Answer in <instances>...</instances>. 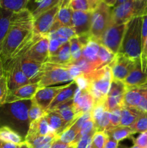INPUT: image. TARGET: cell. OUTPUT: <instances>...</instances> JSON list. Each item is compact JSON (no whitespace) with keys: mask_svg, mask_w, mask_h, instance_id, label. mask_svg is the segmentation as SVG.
I'll list each match as a JSON object with an SVG mask.
<instances>
[{"mask_svg":"<svg viewBox=\"0 0 147 148\" xmlns=\"http://www.w3.org/2000/svg\"><path fill=\"white\" fill-rule=\"evenodd\" d=\"M89 82L87 90L95 100V105L105 103L113 79L109 65L84 75Z\"/></svg>","mask_w":147,"mask_h":148,"instance_id":"4","label":"cell"},{"mask_svg":"<svg viewBox=\"0 0 147 148\" xmlns=\"http://www.w3.org/2000/svg\"><path fill=\"white\" fill-rule=\"evenodd\" d=\"M46 111H44L40 106H39L33 99H32V104L29 109L28 116L29 119L30 123L33 122L35 121L40 119L43 117L46 116Z\"/></svg>","mask_w":147,"mask_h":148,"instance_id":"41","label":"cell"},{"mask_svg":"<svg viewBox=\"0 0 147 148\" xmlns=\"http://www.w3.org/2000/svg\"><path fill=\"white\" fill-rule=\"evenodd\" d=\"M31 104L32 100H28L0 106V127L7 126L25 139L30 124L28 112Z\"/></svg>","mask_w":147,"mask_h":148,"instance_id":"1","label":"cell"},{"mask_svg":"<svg viewBox=\"0 0 147 148\" xmlns=\"http://www.w3.org/2000/svg\"><path fill=\"white\" fill-rule=\"evenodd\" d=\"M141 68L143 71L146 72L147 68V39L146 40L144 46L142 49V52L141 55Z\"/></svg>","mask_w":147,"mask_h":148,"instance_id":"53","label":"cell"},{"mask_svg":"<svg viewBox=\"0 0 147 148\" xmlns=\"http://www.w3.org/2000/svg\"><path fill=\"white\" fill-rule=\"evenodd\" d=\"M112 25L111 7H110L104 1H101L97 7L92 12V25L90 30L92 40L99 43L105 32Z\"/></svg>","mask_w":147,"mask_h":148,"instance_id":"6","label":"cell"},{"mask_svg":"<svg viewBox=\"0 0 147 148\" xmlns=\"http://www.w3.org/2000/svg\"><path fill=\"white\" fill-rule=\"evenodd\" d=\"M146 90V88H139V87L127 88L123 98L124 106L136 108Z\"/></svg>","mask_w":147,"mask_h":148,"instance_id":"23","label":"cell"},{"mask_svg":"<svg viewBox=\"0 0 147 148\" xmlns=\"http://www.w3.org/2000/svg\"><path fill=\"white\" fill-rule=\"evenodd\" d=\"M75 82H76V85H77L78 88L82 90H87L88 88H89V82H88L87 79L85 77L84 74L81 75L80 76L77 77L74 79Z\"/></svg>","mask_w":147,"mask_h":148,"instance_id":"50","label":"cell"},{"mask_svg":"<svg viewBox=\"0 0 147 148\" xmlns=\"http://www.w3.org/2000/svg\"><path fill=\"white\" fill-rule=\"evenodd\" d=\"M13 12L0 7V46L10 27V20Z\"/></svg>","mask_w":147,"mask_h":148,"instance_id":"34","label":"cell"},{"mask_svg":"<svg viewBox=\"0 0 147 148\" xmlns=\"http://www.w3.org/2000/svg\"><path fill=\"white\" fill-rule=\"evenodd\" d=\"M30 0H0V7L13 13L26 8Z\"/></svg>","mask_w":147,"mask_h":148,"instance_id":"35","label":"cell"},{"mask_svg":"<svg viewBox=\"0 0 147 148\" xmlns=\"http://www.w3.org/2000/svg\"><path fill=\"white\" fill-rule=\"evenodd\" d=\"M51 148H74L73 146H71V145L66 144V143H62L61 140H59V139L56 137L53 142L52 143L51 145Z\"/></svg>","mask_w":147,"mask_h":148,"instance_id":"55","label":"cell"},{"mask_svg":"<svg viewBox=\"0 0 147 148\" xmlns=\"http://www.w3.org/2000/svg\"><path fill=\"white\" fill-rule=\"evenodd\" d=\"M96 129H95V121H94L93 119L90 118L88 120H86L84 123L83 124V125L82 126L80 129V131H79V134H78L77 137H76V140L74 142V143H72L71 145L74 144L76 142L79 140V138H81L82 137L84 136L89 135V134H94L96 132Z\"/></svg>","mask_w":147,"mask_h":148,"instance_id":"40","label":"cell"},{"mask_svg":"<svg viewBox=\"0 0 147 148\" xmlns=\"http://www.w3.org/2000/svg\"><path fill=\"white\" fill-rule=\"evenodd\" d=\"M109 137H111L114 140L119 143L121 140L131 137V135L135 134L133 130L131 127H123V126H118L115 127H112L108 131L105 132Z\"/></svg>","mask_w":147,"mask_h":148,"instance_id":"31","label":"cell"},{"mask_svg":"<svg viewBox=\"0 0 147 148\" xmlns=\"http://www.w3.org/2000/svg\"><path fill=\"white\" fill-rule=\"evenodd\" d=\"M118 148H124V147H118Z\"/></svg>","mask_w":147,"mask_h":148,"instance_id":"61","label":"cell"},{"mask_svg":"<svg viewBox=\"0 0 147 148\" xmlns=\"http://www.w3.org/2000/svg\"><path fill=\"white\" fill-rule=\"evenodd\" d=\"M4 75V69H3V64L0 59V78Z\"/></svg>","mask_w":147,"mask_h":148,"instance_id":"59","label":"cell"},{"mask_svg":"<svg viewBox=\"0 0 147 148\" xmlns=\"http://www.w3.org/2000/svg\"><path fill=\"white\" fill-rule=\"evenodd\" d=\"M69 43H70V50L71 55L72 63V62L79 60L82 57V49H83L84 46L81 43L77 36L70 39L69 40Z\"/></svg>","mask_w":147,"mask_h":148,"instance_id":"39","label":"cell"},{"mask_svg":"<svg viewBox=\"0 0 147 148\" xmlns=\"http://www.w3.org/2000/svg\"><path fill=\"white\" fill-rule=\"evenodd\" d=\"M17 59L20 60V67L26 77L33 83H38L42 77L43 64L35 62L24 56Z\"/></svg>","mask_w":147,"mask_h":148,"instance_id":"16","label":"cell"},{"mask_svg":"<svg viewBox=\"0 0 147 148\" xmlns=\"http://www.w3.org/2000/svg\"><path fill=\"white\" fill-rule=\"evenodd\" d=\"M55 110L60 114L61 116L62 117L66 124V129L71 127L76 121V120L82 116L78 114L76 111L74 105L73 99L60 106Z\"/></svg>","mask_w":147,"mask_h":148,"instance_id":"24","label":"cell"},{"mask_svg":"<svg viewBox=\"0 0 147 148\" xmlns=\"http://www.w3.org/2000/svg\"><path fill=\"white\" fill-rule=\"evenodd\" d=\"M8 93L9 88L7 78L4 75H3L0 78V106L5 104Z\"/></svg>","mask_w":147,"mask_h":148,"instance_id":"45","label":"cell"},{"mask_svg":"<svg viewBox=\"0 0 147 148\" xmlns=\"http://www.w3.org/2000/svg\"><path fill=\"white\" fill-rule=\"evenodd\" d=\"M121 108H117L111 112H109L110 122V125L112 127H118L120 124Z\"/></svg>","mask_w":147,"mask_h":148,"instance_id":"47","label":"cell"},{"mask_svg":"<svg viewBox=\"0 0 147 148\" xmlns=\"http://www.w3.org/2000/svg\"><path fill=\"white\" fill-rule=\"evenodd\" d=\"M133 140V144L140 148H146L147 147V132L141 133L136 138L131 137Z\"/></svg>","mask_w":147,"mask_h":148,"instance_id":"49","label":"cell"},{"mask_svg":"<svg viewBox=\"0 0 147 148\" xmlns=\"http://www.w3.org/2000/svg\"><path fill=\"white\" fill-rule=\"evenodd\" d=\"M118 143L111 137H108L106 143H105V147L104 148H118Z\"/></svg>","mask_w":147,"mask_h":148,"instance_id":"56","label":"cell"},{"mask_svg":"<svg viewBox=\"0 0 147 148\" xmlns=\"http://www.w3.org/2000/svg\"><path fill=\"white\" fill-rule=\"evenodd\" d=\"M50 133V128H49L47 119L46 116H44L37 121L30 123L24 141L28 139L48 135Z\"/></svg>","mask_w":147,"mask_h":148,"instance_id":"27","label":"cell"},{"mask_svg":"<svg viewBox=\"0 0 147 148\" xmlns=\"http://www.w3.org/2000/svg\"><path fill=\"white\" fill-rule=\"evenodd\" d=\"M99 46V43L91 39L84 46L82 49V57L89 62L95 68V70L99 69V66L97 56Z\"/></svg>","mask_w":147,"mask_h":148,"instance_id":"25","label":"cell"},{"mask_svg":"<svg viewBox=\"0 0 147 148\" xmlns=\"http://www.w3.org/2000/svg\"><path fill=\"white\" fill-rule=\"evenodd\" d=\"M0 140L18 145L24 141V139L19 133L7 126L0 127Z\"/></svg>","mask_w":147,"mask_h":148,"instance_id":"33","label":"cell"},{"mask_svg":"<svg viewBox=\"0 0 147 148\" xmlns=\"http://www.w3.org/2000/svg\"><path fill=\"white\" fill-rule=\"evenodd\" d=\"M146 148H147V147H146Z\"/></svg>","mask_w":147,"mask_h":148,"instance_id":"63","label":"cell"},{"mask_svg":"<svg viewBox=\"0 0 147 148\" xmlns=\"http://www.w3.org/2000/svg\"><path fill=\"white\" fill-rule=\"evenodd\" d=\"M68 68V70H69V74H70V76L71 77L72 79H74L75 78H76L77 77L80 76L81 75H82V72L80 69V68L79 67L76 65L74 64H70L66 65Z\"/></svg>","mask_w":147,"mask_h":148,"instance_id":"51","label":"cell"},{"mask_svg":"<svg viewBox=\"0 0 147 148\" xmlns=\"http://www.w3.org/2000/svg\"><path fill=\"white\" fill-rule=\"evenodd\" d=\"M141 113V111H138L135 108L123 106L121 108L120 124V125L123 126V127H131L135 124Z\"/></svg>","mask_w":147,"mask_h":148,"instance_id":"30","label":"cell"},{"mask_svg":"<svg viewBox=\"0 0 147 148\" xmlns=\"http://www.w3.org/2000/svg\"><path fill=\"white\" fill-rule=\"evenodd\" d=\"M0 148H19V145L0 140Z\"/></svg>","mask_w":147,"mask_h":148,"instance_id":"57","label":"cell"},{"mask_svg":"<svg viewBox=\"0 0 147 148\" xmlns=\"http://www.w3.org/2000/svg\"><path fill=\"white\" fill-rule=\"evenodd\" d=\"M19 148H31L30 147L28 144H27V142L24 141L23 143H22L21 144L19 145Z\"/></svg>","mask_w":147,"mask_h":148,"instance_id":"58","label":"cell"},{"mask_svg":"<svg viewBox=\"0 0 147 148\" xmlns=\"http://www.w3.org/2000/svg\"><path fill=\"white\" fill-rule=\"evenodd\" d=\"M95 129L97 132H106L110 128H112L110 122L109 112L105 111L100 119L95 121Z\"/></svg>","mask_w":147,"mask_h":148,"instance_id":"43","label":"cell"},{"mask_svg":"<svg viewBox=\"0 0 147 148\" xmlns=\"http://www.w3.org/2000/svg\"><path fill=\"white\" fill-rule=\"evenodd\" d=\"M69 1H62L55 20L61 26L71 27V20L73 10L69 7Z\"/></svg>","mask_w":147,"mask_h":148,"instance_id":"29","label":"cell"},{"mask_svg":"<svg viewBox=\"0 0 147 148\" xmlns=\"http://www.w3.org/2000/svg\"><path fill=\"white\" fill-rule=\"evenodd\" d=\"M63 43L55 38H49V56H53L58 53Z\"/></svg>","mask_w":147,"mask_h":148,"instance_id":"48","label":"cell"},{"mask_svg":"<svg viewBox=\"0 0 147 148\" xmlns=\"http://www.w3.org/2000/svg\"><path fill=\"white\" fill-rule=\"evenodd\" d=\"M135 61L126 57L121 53H117L109 64L114 79L122 81L128 76L135 66Z\"/></svg>","mask_w":147,"mask_h":148,"instance_id":"12","label":"cell"},{"mask_svg":"<svg viewBox=\"0 0 147 148\" xmlns=\"http://www.w3.org/2000/svg\"><path fill=\"white\" fill-rule=\"evenodd\" d=\"M67 85L68 84L56 87L39 88L33 100L44 111H48L50 105L58 94L66 88Z\"/></svg>","mask_w":147,"mask_h":148,"instance_id":"15","label":"cell"},{"mask_svg":"<svg viewBox=\"0 0 147 148\" xmlns=\"http://www.w3.org/2000/svg\"><path fill=\"white\" fill-rule=\"evenodd\" d=\"M78 88L76 82L74 81L68 83V85L66 88L62 90L57 95V96L55 98L53 102L50 105L48 108V111H53L57 108L60 106L69 102V101L72 100L74 96V94L76 92V89Z\"/></svg>","mask_w":147,"mask_h":148,"instance_id":"21","label":"cell"},{"mask_svg":"<svg viewBox=\"0 0 147 148\" xmlns=\"http://www.w3.org/2000/svg\"><path fill=\"white\" fill-rule=\"evenodd\" d=\"M126 24L112 25L101 38L99 43L109 49L112 53H118L123 38Z\"/></svg>","mask_w":147,"mask_h":148,"instance_id":"9","label":"cell"},{"mask_svg":"<svg viewBox=\"0 0 147 148\" xmlns=\"http://www.w3.org/2000/svg\"><path fill=\"white\" fill-rule=\"evenodd\" d=\"M147 39V14L142 17V26H141V41L142 49Z\"/></svg>","mask_w":147,"mask_h":148,"instance_id":"52","label":"cell"},{"mask_svg":"<svg viewBox=\"0 0 147 148\" xmlns=\"http://www.w3.org/2000/svg\"><path fill=\"white\" fill-rule=\"evenodd\" d=\"M123 82L127 88L139 87L147 88V71H143L141 68V59L135 61L133 69L125 78Z\"/></svg>","mask_w":147,"mask_h":148,"instance_id":"18","label":"cell"},{"mask_svg":"<svg viewBox=\"0 0 147 148\" xmlns=\"http://www.w3.org/2000/svg\"><path fill=\"white\" fill-rule=\"evenodd\" d=\"M108 136L105 132H96L92 137L91 148H104Z\"/></svg>","mask_w":147,"mask_h":148,"instance_id":"44","label":"cell"},{"mask_svg":"<svg viewBox=\"0 0 147 148\" xmlns=\"http://www.w3.org/2000/svg\"><path fill=\"white\" fill-rule=\"evenodd\" d=\"M80 130L74 125L72 124L71 127L65 130L61 134H59L57 138L63 143L68 145H71L76 140L78 134Z\"/></svg>","mask_w":147,"mask_h":148,"instance_id":"36","label":"cell"},{"mask_svg":"<svg viewBox=\"0 0 147 148\" xmlns=\"http://www.w3.org/2000/svg\"><path fill=\"white\" fill-rule=\"evenodd\" d=\"M73 81L66 65L56 64L49 62L43 64V73L39 81V88H46L56 84Z\"/></svg>","mask_w":147,"mask_h":148,"instance_id":"7","label":"cell"},{"mask_svg":"<svg viewBox=\"0 0 147 148\" xmlns=\"http://www.w3.org/2000/svg\"><path fill=\"white\" fill-rule=\"evenodd\" d=\"M126 89V85L122 81L112 79L105 102V109L108 112L124 106L123 98Z\"/></svg>","mask_w":147,"mask_h":148,"instance_id":"10","label":"cell"},{"mask_svg":"<svg viewBox=\"0 0 147 148\" xmlns=\"http://www.w3.org/2000/svg\"><path fill=\"white\" fill-rule=\"evenodd\" d=\"M136 108L138 111H141V112L147 114V90L144 93L139 105Z\"/></svg>","mask_w":147,"mask_h":148,"instance_id":"54","label":"cell"},{"mask_svg":"<svg viewBox=\"0 0 147 148\" xmlns=\"http://www.w3.org/2000/svg\"><path fill=\"white\" fill-rule=\"evenodd\" d=\"M61 0H37L29 1L26 8L32 13L35 20L41 14L48 11L56 5H57Z\"/></svg>","mask_w":147,"mask_h":148,"instance_id":"22","label":"cell"},{"mask_svg":"<svg viewBox=\"0 0 147 148\" xmlns=\"http://www.w3.org/2000/svg\"><path fill=\"white\" fill-rule=\"evenodd\" d=\"M101 0H71L69 7L73 11L93 12L97 7Z\"/></svg>","mask_w":147,"mask_h":148,"instance_id":"32","label":"cell"},{"mask_svg":"<svg viewBox=\"0 0 147 148\" xmlns=\"http://www.w3.org/2000/svg\"><path fill=\"white\" fill-rule=\"evenodd\" d=\"M100 45V44H99ZM115 55L112 53L108 49L100 45L98 51V62H99V69L108 66L113 60Z\"/></svg>","mask_w":147,"mask_h":148,"instance_id":"38","label":"cell"},{"mask_svg":"<svg viewBox=\"0 0 147 148\" xmlns=\"http://www.w3.org/2000/svg\"><path fill=\"white\" fill-rule=\"evenodd\" d=\"M4 75L6 77L8 84L9 91L14 90L24 85L34 84L22 71L19 59H12L3 64Z\"/></svg>","mask_w":147,"mask_h":148,"instance_id":"8","label":"cell"},{"mask_svg":"<svg viewBox=\"0 0 147 148\" xmlns=\"http://www.w3.org/2000/svg\"><path fill=\"white\" fill-rule=\"evenodd\" d=\"M146 71H147V68H146Z\"/></svg>","mask_w":147,"mask_h":148,"instance_id":"62","label":"cell"},{"mask_svg":"<svg viewBox=\"0 0 147 148\" xmlns=\"http://www.w3.org/2000/svg\"><path fill=\"white\" fill-rule=\"evenodd\" d=\"M56 137H57L55 134L50 133V134L46 136H41V137L28 139V140H26L25 142H27V144L30 145V147L31 148H39L47 144L52 143Z\"/></svg>","mask_w":147,"mask_h":148,"instance_id":"37","label":"cell"},{"mask_svg":"<svg viewBox=\"0 0 147 148\" xmlns=\"http://www.w3.org/2000/svg\"><path fill=\"white\" fill-rule=\"evenodd\" d=\"M61 2L62 1L61 0V1L57 5L43 13L35 20L34 29H33L34 33L42 35V36H45L48 33L54 23L56 14H58V12L61 5Z\"/></svg>","mask_w":147,"mask_h":148,"instance_id":"14","label":"cell"},{"mask_svg":"<svg viewBox=\"0 0 147 148\" xmlns=\"http://www.w3.org/2000/svg\"><path fill=\"white\" fill-rule=\"evenodd\" d=\"M70 43L69 41L63 43L58 53L53 56H49L48 62L60 65H68L71 63Z\"/></svg>","mask_w":147,"mask_h":148,"instance_id":"28","label":"cell"},{"mask_svg":"<svg viewBox=\"0 0 147 148\" xmlns=\"http://www.w3.org/2000/svg\"><path fill=\"white\" fill-rule=\"evenodd\" d=\"M48 48L49 38L48 36L40 35L23 56L35 62L45 64L48 62L49 58Z\"/></svg>","mask_w":147,"mask_h":148,"instance_id":"11","label":"cell"},{"mask_svg":"<svg viewBox=\"0 0 147 148\" xmlns=\"http://www.w3.org/2000/svg\"><path fill=\"white\" fill-rule=\"evenodd\" d=\"M46 117L48 123L50 132L55 134L56 137L66 130V125L64 121L61 116L60 114L56 110L46 111Z\"/></svg>","mask_w":147,"mask_h":148,"instance_id":"26","label":"cell"},{"mask_svg":"<svg viewBox=\"0 0 147 148\" xmlns=\"http://www.w3.org/2000/svg\"><path fill=\"white\" fill-rule=\"evenodd\" d=\"M94 134H89V135L82 137L79 139V140L76 143L71 145L73 146L74 148H91L92 137Z\"/></svg>","mask_w":147,"mask_h":148,"instance_id":"46","label":"cell"},{"mask_svg":"<svg viewBox=\"0 0 147 148\" xmlns=\"http://www.w3.org/2000/svg\"><path fill=\"white\" fill-rule=\"evenodd\" d=\"M142 17L131 19L126 23L122 43L118 53L136 61L140 59L142 52L141 41Z\"/></svg>","mask_w":147,"mask_h":148,"instance_id":"2","label":"cell"},{"mask_svg":"<svg viewBox=\"0 0 147 148\" xmlns=\"http://www.w3.org/2000/svg\"><path fill=\"white\" fill-rule=\"evenodd\" d=\"M147 14V0H116L111 8L112 25L126 24L131 19Z\"/></svg>","mask_w":147,"mask_h":148,"instance_id":"3","label":"cell"},{"mask_svg":"<svg viewBox=\"0 0 147 148\" xmlns=\"http://www.w3.org/2000/svg\"><path fill=\"white\" fill-rule=\"evenodd\" d=\"M135 133H143L147 132V114L141 112L135 124L131 127Z\"/></svg>","mask_w":147,"mask_h":148,"instance_id":"42","label":"cell"},{"mask_svg":"<svg viewBox=\"0 0 147 148\" xmlns=\"http://www.w3.org/2000/svg\"><path fill=\"white\" fill-rule=\"evenodd\" d=\"M74 105L79 114L82 115L92 110L95 100L88 90H82L77 88L73 98Z\"/></svg>","mask_w":147,"mask_h":148,"instance_id":"19","label":"cell"},{"mask_svg":"<svg viewBox=\"0 0 147 148\" xmlns=\"http://www.w3.org/2000/svg\"><path fill=\"white\" fill-rule=\"evenodd\" d=\"M130 148H140V147H138V146H136V145H134L133 146H132V147H130Z\"/></svg>","mask_w":147,"mask_h":148,"instance_id":"60","label":"cell"},{"mask_svg":"<svg viewBox=\"0 0 147 148\" xmlns=\"http://www.w3.org/2000/svg\"><path fill=\"white\" fill-rule=\"evenodd\" d=\"M92 17V12L73 11L71 27L77 37L90 34Z\"/></svg>","mask_w":147,"mask_h":148,"instance_id":"13","label":"cell"},{"mask_svg":"<svg viewBox=\"0 0 147 148\" xmlns=\"http://www.w3.org/2000/svg\"><path fill=\"white\" fill-rule=\"evenodd\" d=\"M34 23V17L27 8L18 12L13 13L10 20V25L21 27L30 31H33Z\"/></svg>","mask_w":147,"mask_h":148,"instance_id":"20","label":"cell"},{"mask_svg":"<svg viewBox=\"0 0 147 148\" xmlns=\"http://www.w3.org/2000/svg\"><path fill=\"white\" fill-rule=\"evenodd\" d=\"M33 34V31L10 25V29L0 46V59L2 64L10 60L14 52Z\"/></svg>","mask_w":147,"mask_h":148,"instance_id":"5","label":"cell"},{"mask_svg":"<svg viewBox=\"0 0 147 148\" xmlns=\"http://www.w3.org/2000/svg\"><path fill=\"white\" fill-rule=\"evenodd\" d=\"M39 88L38 83L30 84L22 87L9 91L5 103L16 102L20 101H28L34 98L36 92Z\"/></svg>","mask_w":147,"mask_h":148,"instance_id":"17","label":"cell"}]
</instances>
